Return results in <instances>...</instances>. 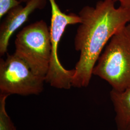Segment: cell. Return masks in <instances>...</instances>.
I'll use <instances>...</instances> for the list:
<instances>
[{"instance_id": "obj_5", "label": "cell", "mask_w": 130, "mask_h": 130, "mask_svg": "<svg viewBox=\"0 0 130 130\" xmlns=\"http://www.w3.org/2000/svg\"><path fill=\"white\" fill-rule=\"evenodd\" d=\"M45 79L14 54L0 60V93L38 95L43 90Z\"/></svg>"}, {"instance_id": "obj_2", "label": "cell", "mask_w": 130, "mask_h": 130, "mask_svg": "<svg viewBox=\"0 0 130 130\" xmlns=\"http://www.w3.org/2000/svg\"><path fill=\"white\" fill-rule=\"evenodd\" d=\"M93 74L105 80L117 91L130 88V24L110 39L99 56Z\"/></svg>"}, {"instance_id": "obj_7", "label": "cell", "mask_w": 130, "mask_h": 130, "mask_svg": "<svg viewBox=\"0 0 130 130\" xmlns=\"http://www.w3.org/2000/svg\"><path fill=\"white\" fill-rule=\"evenodd\" d=\"M110 98L116 113L117 130H126L130 125V88L123 91L112 89Z\"/></svg>"}, {"instance_id": "obj_1", "label": "cell", "mask_w": 130, "mask_h": 130, "mask_svg": "<svg viewBox=\"0 0 130 130\" xmlns=\"http://www.w3.org/2000/svg\"><path fill=\"white\" fill-rule=\"evenodd\" d=\"M112 0L99 1L94 7L80 10L81 19L74 38L75 49L80 52L75 67L72 87L88 86L93 70L103 48L116 33L130 22V7L116 8Z\"/></svg>"}, {"instance_id": "obj_11", "label": "cell", "mask_w": 130, "mask_h": 130, "mask_svg": "<svg viewBox=\"0 0 130 130\" xmlns=\"http://www.w3.org/2000/svg\"><path fill=\"white\" fill-rule=\"evenodd\" d=\"M18 1H19V2H20L21 3H24V2L26 3L28 0H18Z\"/></svg>"}, {"instance_id": "obj_3", "label": "cell", "mask_w": 130, "mask_h": 130, "mask_svg": "<svg viewBox=\"0 0 130 130\" xmlns=\"http://www.w3.org/2000/svg\"><path fill=\"white\" fill-rule=\"evenodd\" d=\"M15 54L33 72L45 79L52 54L50 28L41 20L26 26L17 35Z\"/></svg>"}, {"instance_id": "obj_4", "label": "cell", "mask_w": 130, "mask_h": 130, "mask_svg": "<svg viewBox=\"0 0 130 130\" xmlns=\"http://www.w3.org/2000/svg\"><path fill=\"white\" fill-rule=\"evenodd\" d=\"M49 1L51 7V26L49 28L52 54L49 69L45 81L54 88L69 89L72 87L74 69L67 70L61 65L58 57V46L66 27L70 25L80 23L81 19L79 14L72 13L66 14L62 12L55 0Z\"/></svg>"}, {"instance_id": "obj_10", "label": "cell", "mask_w": 130, "mask_h": 130, "mask_svg": "<svg viewBox=\"0 0 130 130\" xmlns=\"http://www.w3.org/2000/svg\"><path fill=\"white\" fill-rule=\"evenodd\" d=\"M115 3L119 2L120 3V5L126 7H130V0H112Z\"/></svg>"}, {"instance_id": "obj_12", "label": "cell", "mask_w": 130, "mask_h": 130, "mask_svg": "<svg viewBox=\"0 0 130 130\" xmlns=\"http://www.w3.org/2000/svg\"><path fill=\"white\" fill-rule=\"evenodd\" d=\"M126 130H130V125L129 126V127H128V128H127V129Z\"/></svg>"}, {"instance_id": "obj_6", "label": "cell", "mask_w": 130, "mask_h": 130, "mask_svg": "<svg viewBox=\"0 0 130 130\" xmlns=\"http://www.w3.org/2000/svg\"><path fill=\"white\" fill-rule=\"evenodd\" d=\"M46 4V0H28L25 6L19 5L11 10L0 26V55L7 52L10 39L19 28L26 22L33 12L42 9Z\"/></svg>"}, {"instance_id": "obj_9", "label": "cell", "mask_w": 130, "mask_h": 130, "mask_svg": "<svg viewBox=\"0 0 130 130\" xmlns=\"http://www.w3.org/2000/svg\"><path fill=\"white\" fill-rule=\"evenodd\" d=\"M20 4L21 2L18 0H0V19Z\"/></svg>"}, {"instance_id": "obj_8", "label": "cell", "mask_w": 130, "mask_h": 130, "mask_svg": "<svg viewBox=\"0 0 130 130\" xmlns=\"http://www.w3.org/2000/svg\"><path fill=\"white\" fill-rule=\"evenodd\" d=\"M9 95L0 93V130H16L6 110V100Z\"/></svg>"}]
</instances>
